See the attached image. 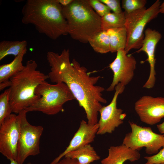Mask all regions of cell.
<instances>
[{
  "mask_svg": "<svg viewBox=\"0 0 164 164\" xmlns=\"http://www.w3.org/2000/svg\"><path fill=\"white\" fill-rule=\"evenodd\" d=\"M46 57L50 67L48 79L52 83L66 84L84 109L88 123H97L98 114L103 106L101 104L107 102L102 94L104 88L96 85L101 77L91 76L87 68L81 66L75 59L71 62L68 49H64L60 54L49 51Z\"/></svg>",
  "mask_w": 164,
  "mask_h": 164,
  "instance_id": "1",
  "label": "cell"
},
{
  "mask_svg": "<svg viewBox=\"0 0 164 164\" xmlns=\"http://www.w3.org/2000/svg\"><path fill=\"white\" fill-rule=\"evenodd\" d=\"M62 8L56 0H27L22 9V22L32 25L39 33L56 40L68 34Z\"/></svg>",
  "mask_w": 164,
  "mask_h": 164,
  "instance_id": "2",
  "label": "cell"
},
{
  "mask_svg": "<svg viewBox=\"0 0 164 164\" xmlns=\"http://www.w3.org/2000/svg\"><path fill=\"white\" fill-rule=\"evenodd\" d=\"M37 66L35 60H29L23 70L10 79V103L15 114L32 106L40 97L36 94V89L48 77L37 70Z\"/></svg>",
  "mask_w": 164,
  "mask_h": 164,
  "instance_id": "3",
  "label": "cell"
},
{
  "mask_svg": "<svg viewBox=\"0 0 164 164\" xmlns=\"http://www.w3.org/2000/svg\"><path fill=\"white\" fill-rule=\"evenodd\" d=\"M67 25L68 33L73 39L87 43L101 30V17L91 6L88 0H73L62 6Z\"/></svg>",
  "mask_w": 164,
  "mask_h": 164,
  "instance_id": "4",
  "label": "cell"
},
{
  "mask_svg": "<svg viewBox=\"0 0 164 164\" xmlns=\"http://www.w3.org/2000/svg\"><path fill=\"white\" fill-rule=\"evenodd\" d=\"M35 93L40 97L25 110L27 113L38 111L48 115H55L63 111L65 103L75 99L69 88L63 82L53 84L46 81L37 87Z\"/></svg>",
  "mask_w": 164,
  "mask_h": 164,
  "instance_id": "5",
  "label": "cell"
},
{
  "mask_svg": "<svg viewBox=\"0 0 164 164\" xmlns=\"http://www.w3.org/2000/svg\"><path fill=\"white\" fill-rule=\"evenodd\" d=\"M161 2L156 0L148 8L126 13L125 27L127 35V43L125 49L127 53L132 49H139L142 46L145 35L144 29L147 23L157 17L159 13Z\"/></svg>",
  "mask_w": 164,
  "mask_h": 164,
  "instance_id": "6",
  "label": "cell"
},
{
  "mask_svg": "<svg viewBox=\"0 0 164 164\" xmlns=\"http://www.w3.org/2000/svg\"><path fill=\"white\" fill-rule=\"evenodd\" d=\"M25 110L18 114L20 119V128L17 148L16 161L19 164H23L30 156H35L40 153V139L43 130L41 125L31 124L27 119Z\"/></svg>",
  "mask_w": 164,
  "mask_h": 164,
  "instance_id": "7",
  "label": "cell"
},
{
  "mask_svg": "<svg viewBox=\"0 0 164 164\" xmlns=\"http://www.w3.org/2000/svg\"><path fill=\"white\" fill-rule=\"evenodd\" d=\"M129 123L131 132L126 134L123 144L138 151L145 147V152L149 155L156 154L164 147V134L155 133L150 127H143L131 121Z\"/></svg>",
  "mask_w": 164,
  "mask_h": 164,
  "instance_id": "8",
  "label": "cell"
},
{
  "mask_svg": "<svg viewBox=\"0 0 164 164\" xmlns=\"http://www.w3.org/2000/svg\"><path fill=\"white\" fill-rule=\"evenodd\" d=\"M20 128L18 114H12L0 125V152L9 160L16 161Z\"/></svg>",
  "mask_w": 164,
  "mask_h": 164,
  "instance_id": "9",
  "label": "cell"
},
{
  "mask_svg": "<svg viewBox=\"0 0 164 164\" xmlns=\"http://www.w3.org/2000/svg\"><path fill=\"white\" fill-rule=\"evenodd\" d=\"M125 88V86L119 83L115 87V92L110 103L106 106H103L100 109L97 135L111 134L116 128L123 123L126 114L123 113L122 109L117 108V100L118 95L123 93Z\"/></svg>",
  "mask_w": 164,
  "mask_h": 164,
  "instance_id": "10",
  "label": "cell"
},
{
  "mask_svg": "<svg viewBox=\"0 0 164 164\" xmlns=\"http://www.w3.org/2000/svg\"><path fill=\"white\" fill-rule=\"evenodd\" d=\"M127 54L124 49L119 50L115 59L109 64V67L113 72V77L107 91H113L119 83L125 86L133 79L137 62L133 56Z\"/></svg>",
  "mask_w": 164,
  "mask_h": 164,
  "instance_id": "11",
  "label": "cell"
},
{
  "mask_svg": "<svg viewBox=\"0 0 164 164\" xmlns=\"http://www.w3.org/2000/svg\"><path fill=\"white\" fill-rule=\"evenodd\" d=\"M135 109L142 121L155 124L164 117V97L143 96L135 103Z\"/></svg>",
  "mask_w": 164,
  "mask_h": 164,
  "instance_id": "12",
  "label": "cell"
},
{
  "mask_svg": "<svg viewBox=\"0 0 164 164\" xmlns=\"http://www.w3.org/2000/svg\"><path fill=\"white\" fill-rule=\"evenodd\" d=\"M145 36L141 47L135 52H145L147 58L145 61H148L150 65V74L148 79L143 86V87L148 89L153 88L155 84L156 72L155 64V52L157 44L161 39L162 36L158 31L148 28L145 31Z\"/></svg>",
  "mask_w": 164,
  "mask_h": 164,
  "instance_id": "13",
  "label": "cell"
},
{
  "mask_svg": "<svg viewBox=\"0 0 164 164\" xmlns=\"http://www.w3.org/2000/svg\"><path fill=\"white\" fill-rule=\"evenodd\" d=\"M99 125H91L84 120L80 122L79 127L71 140L69 145L62 153L50 164H57L69 152L93 142L97 135Z\"/></svg>",
  "mask_w": 164,
  "mask_h": 164,
  "instance_id": "14",
  "label": "cell"
},
{
  "mask_svg": "<svg viewBox=\"0 0 164 164\" xmlns=\"http://www.w3.org/2000/svg\"><path fill=\"white\" fill-rule=\"evenodd\" d=\"M108 151V156L101 161L102 164H124L126 161L138 160L141 156L138 151L130 149L123 143L110 146Z\"/></svg>",
  "mask_w": 164,
  "mask_h": 164,
  "instance_id": "15",
  "label": "cell"
},
{
  "mask_svg": "<svg viewBox=\"0 0 164 164\" xmlns=\"http://www.w3.org/2000/svg\"><path fill=\"white\" fill-rule=\"evenodd\" d=\"M27 50L23 51L9 63L0 66V83L9 81L12 77L19 72L25 67L22 62Z\"/></svg>",
  "mask_w": 164,
  "mask_h": 164,
  "instance_id": "16",
  "label": "cell"
},
{
  "mask_svg": "<svg viewBox=\"0 0 164 164\" xmlns=\"http://www.w3.org/2000/svg\"><path fill=\"white\" fill-rule=\"evenodd\" d=\"M64 157L76 159L81 164H91L100 159V156L90 144L70 151Z\"/></svg>",
  "mask_w": 164,
  "mask_h": 164,
  "instance_id": "17",
  "label": "cell"
},
{
  "mask_svg": "<svg viewBox=\"0 0 164 164\" xmlns=\"http://www.w3.org/2000/svg\"><path fill=\"white\" fill-rule=\"evenodd\" d=\"M107 31L109 36L110 52H117L119 50H125L127 40L125 27L111 29Z\"/></svg>",
  "mask_w": 164,
  "mask_h": 164,
  "instance_id": "18",
  "label": "cell"
},
{
  "mask_svg": "<svg viewBox=\"0 0 164 164\" xmlns=\"http://www.w3.org/2000/svg\"><path fill=\"white\" fill-rule=\"evenodd\" d=\"M27 42L22 41L3 40L0 43V60L7 56L16 57L27 50Z\"/></svg>",
  "mask_w": 164,
  "mask_h": 164,
  "instance_id": "19",
  "label": "cell"
},
{
  "mask_svg": "<svg viewBox=\"0 0 164 164\" xmlns=\"http://www.w3.org/2000/svg\"><path fill=\"white\" fill-rule=\"evenodd\" d=\"M125 16L124 12L117 14L110 12L101 17V30L125 27Z\"/></svg>",
  "mask_w": 164,
  "mask_h": 164,
  "instance_id": "20",
  "label": "cell"
},
{
  "mask_svg": "<svg viewBox=\"0 0 164 164\" xmlns=\"http://www.w3.org/2000/svg\"><path fill=\"white\" fill-rule=\"evenodd\" d=\"M88 43L97 53L104 54L110 52L109 36L107 31L99 32L91 38Z\"/></svg>",
  "mask_w": 164,
  "mask_h": 164,
  "instance_id": "21",
  "label": "cell"
},
{
  "mask_svg": "<svg viewBox=\"0 0 164 164\" xmlns=\"http://www.w3.org/2000/svg\"><path fill=\"white\" fill-rule=\"evenodd\" d=\"M10 93L9 88L0 95V125L12 112L10 103Z\"/></svg>",
  "mask_w": 164,
  "mask_h": 164,
  "instance_id": "22",
  "label": "cell"
},
{
  "mask_svg": "<svg viewBox=\"0 0 164 164\" xmlns=\"http://www.w3.org/2000/svg\"><path fill=\"white\" fill-rule=\"evenodd\" d=\"M146 0H122V7L126 13H129L139 10L146 8Z\"/></svg>",
  "mask_w": 164,
  "mask_h": 164,
  "instance_id": "23",
  "label": "cell"
},
{
  "mask_svg": "<svg viewBox=\"0 0 164 164\" xmlns=\"http://www.w3.org/2000/svg\"><path fill=\"white\" fill-rule=\"evenodd\" d=\"M88 0L92 8L101 17L111 12L110 8L99 0Z\"/></svg>",
  "mask_w": 164,
  "mask_h": 164,
  "instance_id": "24",
  "label": "cell"
},
{
  "mask_svg": "<svg viewBox=\"0 0 164 164\" xmlns=\"http://www.w3.org/2000/svg\"><path fill=\"white\" fill-rule=\"evenodd\" d=\"M147 162L144 164H159L164 163V147L156 154L144 157Z\"/></svg>",
  "mask_w": 164,
  "mask_h": 164,
  "instance_id": "25",
  "label": "cell"
},
{
  "mask_svg": "<svg viewBox=\"0 0 164 164\" xmlns=\"http://www.w3.org/2000/svg\"><path fill=\"white\" fill-rule=\"evenodd\" d=\"M107 6L113 12L119 14L122 12L120 4V0H99Z\"/></svg>",
  "mask_w": 164,
  "mask_h": 164,
  "instance_id": "26",
  "label": "cell"
},
{
  "mask_svg": "<svg viewBox=\"0 0 164 164\" xmlns=\"http://www.w3.org/2000/svg\"><path fill=\"white\" fill-rule=\"evenodd\" d=\"M57 164H81L76 159L64 157Z\"/></svg>",
  "mask_w": 164,
  "mask_h": 164,
  "instance_id": "27",
  "label": "cell"
},
{
  "mask_svg": "<svg viewBox=\"0 0 164 164\" xmlns=\"http://www.w3.org/2000/svg\"><path fill=\"white\" fill-rule=\"evenodd\" d=\"M62 6H67L72 3L73 0H56Z\"/></svg>",
  "mask_w": 164,
  "mask_h": 164,
  "instance_id": "28",
  "label": "cell"
},
{
  "mask_svg": "<svg viewBox=\"0 0 164 164\" xmlns=\"http://www.w3.org/2000/svg\"><path fill=\"white\" fill-rule=\"evenodd\" d=\"M157 127L159 132L161 134H164V121L160 124L157 125Z\"/></svg>",
  "mask_w": 164,
  "mask_h": 164,
  "instance_id": "29",
  "label": "cell"
},
{
  "mask_svg": "<svg viewBox=\"0 0 164 164\" xmlns=\"http://www.w3.org/2000/svg\"><path fill=\"white\" fill-rule=\"evenodd\" d=\"M159 13L164 14V1L161 4L159 7Z\"/></svg>",
  "mask_w": 164,
  "mask_h": 164,
  "instance_id": "30",
  "label": "cell"
},
{
  "mask_svg": "<svg viewBox=\"0 0 164 164\" xmlns=\"http://www.w3.org/2000/svg\"><path fill=\"white\" fill-rule=\"evenodd\" d=\"M9 160L10 161V164H19L15 160L13 159H10ZM27 164H31V163L30 162H29Z\"/></svg>",
  "mask_w": 164,
  "mask_h": 164,
  "instance_id": "31",
  "label": "cell"
},
{
  "mask_svg": "<svg viewBox=\"0 0 164 164\" xmlns=\"http://www.w3.org/2000/svg\"><path fill=\"white\" fill-rule=\"evenodd\" d=\"M164 164V163H160V164Z\"/></svg>",
  "mask_w": 164,
  "mask_h": 164,
  "instance_id": "32",
  "label": "cell"
}]
</instances>
